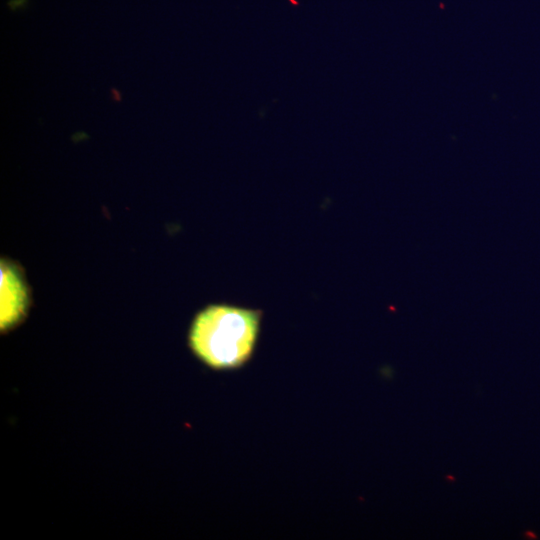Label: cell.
I'll return each instance as SVG.
<instances>
[{"mask_svg":"<svg viewBox=\"0 0 540 540\" xmlns=\"http://www.w3.org/2000/svg\"><path fill=\"white\" fill-rule=\"evenodd\" d=\"M28 0H11L8 2V6L11 10L15 11L17 8H25Z\"/></svg>","mask_w":540,"mask_h":540,"instance_id":"obj_3","label":"cell"},{"mask_svg":"<svg viewBox=\"0 0 540 540\" xmlns=\"http://www.w3.org/2000/svg\"><path fill=\"white\" fill-rule=\"evenodd\" d=\"M112 91H113L112 94H114L115 99H116L117 101H119L120 98H121V97H120V93H119L117 90H116V91H115V90H112Z\"/></svg>","mask_w":540,"mask_h":540,"instance_id":"obj_4","label":"cell"},{"mask_svg":"<svg viewBox=\"0 0 540 540\" xmlns=\"http://www.w3.org/2000/svg\"><path fill=\"white\" fill-rule=\"evenodd\" d=\"M28 305L26 286L19 272L7 262L1 263V329L16 325Z\"/></svg>","mask_w":540,"mask_h":540,"instance_id":"obj_2","label":"cell"},{"mask_svg":"<svg viewBox=\"0 0 540 540\" xmlns=\"http://www.w3.org/2000/svg\"><path fill=\"white\" fill-rule=\"evenodd\" d=\"M262 311L229 304H211L194 317L188 344L206 366L230 370L252 357L261 328Z\"/></svg>","mask_w":540,"mask_h":540,"instance_id":"obj_1","label":"cell"}]
</instances>
